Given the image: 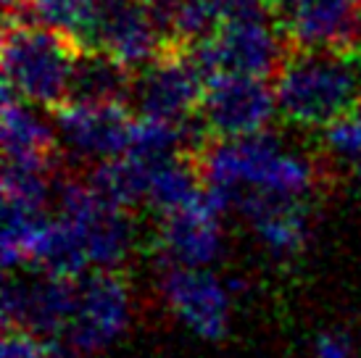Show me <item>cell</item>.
<instances>
[{
	"label": "cell",
	"instance_id": "obj_5",
	"mask_svg": "<svg viewBox=\"0 0 361 358\" xmlns=\"http://www.w3.org/2000/svg\"><path fill=\"white\" fill-rule=\"evenodd\" d=\"M61 216L80 232L87 261L95 268H116L127 261L132 250V224L127 211L98 198L87 182L56 179Z\"/></svg>",
	"mask_w": 361,
	"mask_h": 358
},
{
	"label": "cell",
	"instance_id": "obj_23",
	"mask_svg": "<svg viewBox=\"0 0 361 358\" xmlns=\"http://www.w3.org/2000/svg\"><path fill=\"white\" fill-rule=\"evenodd\" d=\"M301 3L303 0H264V8H267V13H269L271 19L282 27V24L293 16V11L298 8Z\"/></svg>",
	"mask_w": 361,
	"mask_h": 358
},
{
	"label": "cell",
	"instance_id": "obj_12",
	"mask_svg": "<svg viewBox=\"0 0 361 358\" xmlns=\"http://www.w3.org/2000/svg\"><path fill=\"white\" fill-rule=\"evenodd\" d=\"M53 113L63 142L77 156L95 163L124 156L130 150L132 132L137 124L124 103H66Z\"/></svg>",
	"mask_w": 361,
	"mask_h": 358
},
{
	"label": "cell",
	"instance_id": "obj_24",
	"mask_svg": "<svg viewBox=\"0 0 361 358\" xmlns=\"http://www.w3.org/2000/svg\"><path fill=\"white\" fill-rule=\"evenodd\" d=\"M30 0H3V6H6V16H13V13H19L24 6H27Z\"/></svg>",
	"mask_w": 361,
	"mask_h": 358
},
{
	"label": "cell",
	"instance_id": "obj_16",
	"mask_svg": "<svg viewBox=\"0 0 361 358\" xmlns=\"http://www.w3.org/2000/svg\"><path fill=\"white\" fill-rule=\"evenodd\" d=\"M137 71L106 50H82L74 61L66 103H130ZM63 103V106H66Z\"/></svg>",
	"mask_w": 361,
	"mask_h": 358
},
{
	"label": "cell",
	"instance_id": "obj_19",
	"mask_svg": "<svg viewBox=\"0 0 361 358\" xmlns=\"http://www.w3.org/2000/svg\"><path fill=\"white\" fill-rule=\"evenodd\" d=\"M92 8H95V0H30L19 13L6 16V19L35 21L40 27H48L69 37L82 50H87Z\"/></svg>",
	"mask_w": 361,
	"mask_h": 358
},
{
	"label": "cell",
	"instance_id": "obj_6",
	"mask_svg": "<svg viewBox=\"0 0 361 358\" xmlns=\"http://www.w3.org/2000/svg\"><path fill=\"white\" fill-rule=\"evenodd\" d=\"M169 45L148 0H95L87 50H106L137 71Z\"/></svg>",
	"mask_w": 361,
	"mask_h": 358
},
{
	"label": "cell",
	"instance_id": "obj_14",
	"mask_svg": "<svg viewBox=\"0 0 361 358\" xmlns=\"http://www.w3.org/2000/svg\"><path fill=\"white\" fill-rule=\"evenodd\" d=\"M280 32L298 48H361V0H303Z\"/></svg>",
	"mask_w": 361,
	"mask_h": 358
},
{
	"label": "cell",
	"instance_id": "obj_9",
	"mask_svg": "<svg viewBox=\"0 0 361 358\" xmlns=\"http://www.w3.org/2000/svg\"><path fill=\"white\" fill-rule=\"evenodd\" d=\"M274 111L277 95L269 80L216 74L206 82L198 119L211 137H248L267 130Z\"/></svg>",
	"mask_w": 361,
	"mask_h": 358
},
{
	"label": "cell",
	"instance_id": "obj_11",
	"mask_svg": "<svg viewBox=\"0 0 361 358\" xmlns=\"http://www.w3.org/2000/svg\"><path fill=\"white\" fill-rule=\"evenodd\" d=\"M161 292L171 314L192 335L216 342L230 327V292L206 268L166 266L161 279Z\"/></svg>",
	"mask_w": 361,
	"mask_h": 358
},
{
	"label": "cell",
	"instance_id": "obj_18",
	"mask_svg": "<svg viewBox=\"0 0 361 358\" xmlns=\"http://www.w3.org/2000/svg\"><path fill=\"white\" fill-rule=\"evenodd\" d=\"M201 192V174L195 169L192 156H188V153L171 156V159L153 166L151 179H148V203L161 216L190 206L192 200H198Z\"/></svg>",
	"mask_w": 361,
	"mask_h": 358
},
{
	"label": "cell",
	"instance_id": "obj_7",
	"mask_svg": "<svg viewBox=\"0 0 361 358\" xmlns=\"http://www.w3.org/2000/svg\"><path fill=\"white\" fill-rule=\"evenodd\" d=\"M130 319L132 303L127 282L119 277V271L95 268L80 279L77 309L66 329V340L80 356H95L119 342L130 327Z\"/></svg>",
	"mask_w": 361,
	"mask_h": 358
},
{
	"label": "cell",
	"instance_id": "obj_3",
	"mask_svg": "<svg viewBox=\"0 0 361 358\" xmlns=\"http://www.w3.org/2000/svg\"><path fill=\"white\" fill-rule=\"evenodd\" d=\"M264 16L269 13L256 11L245 16H230L211 37L195 42L190 53L203 74H243L274 80L290 53V40L285 35H277Z\"/></svg>",
	"mask_w": 361,
	"mask_h": 358
},
{
	"label": "cell",
	"instance_id": "obj_8",
	"mask_svg": "<svg viewBox=\"0 0 361 358\" xmlns=\"http://www.w3.org/2000/svg\"><path fill=\"white\" fill-rule=\"evenodd\" d=\"M80 279L37 268L30 277H16L11 271L3 285V327L27 329L42 338L66 335L77 309Z\"/></svg>",
	"mask_w": 361,
	"mask_h": 358
},
{
	"label": "cell",
	"instance_id": "obj_4",
	"mask_svg": "<svg viewBox=\"0 0 361 358\" xmlns=\"http://www.w3.org/2000/svg\"><path fill=\"white\" fill-rule=\"evenodd\" d=\"M209 77L195 63L190 48L169 45L159 58L137 69L132 103L140 116L185 124L198 116Z\"/></svg>",
	"mask_w": 361,
	"mask_h": 358
},
{
	"label": "cell",
	"instance_id": "obj_25",
	"mask_svg": "<svg viewBox=\"0 0 361 358\" xmlns=\"http://www.w3.org/2000/svg\"><path fill=\"white\" fill-rule=\"evenodd\" d=\"M359 185H361V163H359Z\"/></svg>",
	"mask_w": 361,
	"mask_h": 358
},
{
	"label": "cell",
	"instance_id": "obj_21",
	"mask_svg": "<svg viewBox=\"0 0 361 358\" xmlns=\"http://www.w3.org/2000/svg\"><path fill=\"white\" fill-rule=\"evenodd\" d=\"M327 145L345 159L361 161V103L327 127Z\"/></svg>",
	"mask_w": 361,
	"mask_h": 358
},
{
	"label": "cell",
	"instance_id": "obj_20",
	"mask_svg": "<svg viewBox=\"0 0 361 358\" xmlns=\"http://www.w3.org/2000/svg\"><path fill=\"white\" fill-rule=\"evenodd\" d=\"M3 358H80L69 340L42 338L27 329H6Z\"/></svg>",
	"mask_w": 361,
	"mask_h": 358
},
{
	"label": "cell",
	"instance_id": "obj_17",
	"mask_svg": "<svg viewBox=\"0 0 361 358\" xmlns=\"http://www.w3.org/2000/svg\"><path fill=\"white\" fill-rule=\"evenodd\" d=\"M153 166L156 163L124 153L119 159L98 161L87 177V185L98 198L127 211L137 206L140 200H148V179H151Z\"/></svg>",
	"mask_w": 361,
	"mask_h": 358
},
{
	"label": "cell",
	"instance_id": "obj_2",
	"mask_svg": "<svg viewBox=\"0 0 361 358\" xmlns=\"http://www.w3.org/2000/svg\"><path fill=\"white\" fill-rule=\"evenodd\" d=\"M80 53V45L48 27L24 19H6L3 90L30 106L61 109L69 98L71 71Z\"/></svg>",
	"mask_w": 361,
	"mask_h": 358
},
{
	"label": "cell",
	"instance_id": "obj_13",
	"mask_svg": "<svg viewBox=\"0 0 361 358\" xmlns=\"http://www.w3.org/2000/svg\"><path fill=\"white\" fill-rule=\"evenodd\" d=\"M235 203L271 256L290 259L303 250L309 237V214L301 198L251 187L243 190Z\"/></svg>",
	"mask_w": 361,
	"mask_h": 358
},
{
	"label": "cell",
	"instance_id": "obj_1",
	"mask_svg": "<svg viewBox=\"0 0 361 358\" xmlns=\"http://www.w3.org/2000/svg\"><path fill=\"white\" fill-rule=\"evenodd\" d=\"M277 111L298 127H330L361 103V48H298L274 77Z\"/></svg>",
	"mask_w": 361,
	"mask_h": 358
},
{
	"label": "cell",
	"instance_id": "obj_10",
	"mask_svg": "<svg viewBox=\"0 0 361 358\" xmlns=\"http://www.w3.org/2000/svg\"><path fill=\"white\" fill-rule=\"evenodd\" d=\"M224 209L227 203L203 187L190 206L164 214L159 227V253L166 266H209L221 248L219 216Z\"/></svg>",
	"mask_w": 361,
	"mask_h": 358
},
{
	"label": "cell",
	"instance_id": "obj_22",
	"mask_svg": "<svg viewBox=\"0 0 361 358\" xmlns=\"http://www.w3.org/2000/svg\"><path fill=\"white\" fill-rule=\"evenodd\" d=\"M314 358H356L351 340L341 332H324L314 342Z\"/></svg>",
	"mask_w": 361,
	"mask_h": 358
},
{
	"label": "cell",
	"instance_id": "obj_15",
	"mask_svg": "<svg viewBox=\"0 0 361 358\" xmlns=\"http://www.w3.org/2000/svg\"><path fill=\"white\" fill-rule=\"evenodd\" d=\"M3 156L8 166L42 171H56L59 166V148L51 127H45L37 113L8 90H3Z\"/></svg>",
	"mask_w": 361,
	"mask_h": 358
}]
</instances>
